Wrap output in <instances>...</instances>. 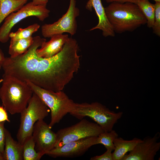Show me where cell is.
Listing matches in <instances>:
<instances>
[{
	"instance_id": "cell-1",
	"label": "cell",
	"mask_w": 160,
	"mask_h": 160,
	"mask_svg": "<svg viewBox=\"0 0 160 160\" xmlns=\"http://www.w3.org/2000/svg\"><path fill=\"white\" fill-rule=\"evenodd\" d=\"M78 50L77 41L69 37L56 55L48 58L33 57L27 67L29 81L46 89L62 91L79 68Z\"/></svg>"
},
{
	"instance_id": "cell-2",
	"label": "cell",
	"mask_w": 160,
	"mask_h": 160,
	"mask_svg": "<svg viewBox=\"0 0 160 160\" xmlns=\"http://www.w3.org/2000/svg\"><path fill=\"white\" fill-rule=\"evenodd\" d=\"M105 10L115 33L132 32L147 23L145 17L138 7L132 3H111Z\"/></svg>"
},
{
	"instance_id": "cell-3",
	"label": "cell",
	"mask_w": 160,
	"mask_h": 160,
	"mask_svg": "<svg viewBox=\"0 0 160 160\" xmlns=\"http://www.w3.org/2000/svg\"><path fill=\"white\" fill-rule=\"evenodd\" d=\"M2 79L0 88L2 106L12 115L20 113L27 107L33 92L26 81L4 74Z\"/></svg>"
},
{
	"instance_id": "cell-4",
	"label": "cell",
	"mask_w": 160,
	"mask_h": 160,
	"mask_svg": "<svg viewBox=\"0 0 160 160\" xmlns=\"http://www.w3.org/2000/svg\"><path fill=\"white\" fill-rule=\"evenodd\" d=\"M69 113L80 120L85 116L89 117L100 126L104 131L109 132L121 118L123 113H116L100 103L94 102L90 103H75Z\"/></svg>"
},
{
	"instance_id": "cell-5",
	"label": "cell",
	"mask_w": 160,
	"mask_h": 160,
	"mask_svg": "<svg viewBox=\"0 0 160 160\" xmlns=\"http://www.w3.org/2000/svg\"><path fill=\"white\" fill-rule=\"evenodd\" d=\"M32 89L51 111L49 126L52 128L73 109L75 103L62 91L54 92L44 89L26 81Z\"/></svg>"
},
{
	"instance_id": "cell-6",
	"label": "cell",
	"mask_w": 160,
	"mask_h": 160,
	"mask_svg": "<svg viewBox=\"0 0 160 160\" xmlns=\"http://www.w3.org/2000/svg\"><path fill=\"white\" fill-rule=\"evenodd\" d=\"M50 109L41 99L33 93L27 107L20 113V123L17 134L18 141L23 145L25 140L32 135L33 127L39 120L44 119Z\"/></svg>"
},
{
	"instance_id": "cell-7",
	"label": "cell",
	"mask_w": 160,
	"mask_h": 160,
	"mask_svg": "<svg viewBox=\"0 0 160 160\" xmlns=\"http://www.w3.org/2000/svg\"><path fill=\"white\" fill-rule=\"evenodd\" d=\"M46 5H35L31 2L25 4L17 11L9 14L4 20L0 28V42H7L12 28L22 20L30 16H35L43 21L49 16L50 10Z\"/></svg>"
},
{
	"instance_id": "cell-8",
	"label": "cell",
	"mask_w": 160,
	"mask_h": 160,
	"mask_svg": "<svg viewBox=\"0 0 160 160\" xmlns=\"http://www.w3.org/2000/svg\"><path fill=\"white\" fill-rule=\"evenodd\" d=\"M103 132L102 129L96 123L83 119L74 125L57 131L56 133L57 139L55 148L61 147L71 142L97 136Z\"/></svg>"
},
{
	"instance_id": "cell-9",
	"label": "cell",
	"mask_w": 160,
	"mask_h": 160,
	"mask_svg": "<svg viewBox=\"0 0 160 160\" xmlns=\"http://www.w3.org/2000/svg\"><path fill=\"white\" fill-rule=\"evenodd\" d=\"M80 11L76 7L75 0H70L66 12L57 21L51 24H45L41 27V33L44 38H50L57 34L68 33L73 36L77 30L76 18Z\"/></svg>"
},
{
	"instance_id": "cell-10",
	"label": "cell",
	"mask_w": 160,
	"mask_h": 160,
	"mask_svg": "<svg viewBox=\"0 0 160 160\" xmlns=\"http://www.w3.org/2000/svg\"><path fill=\"white\" fill-rule=\"evenodd\" d=\"M32 136L35 143V150L44 155L54 148L57 135L49 124L43 120H38L34 124Z\"/></svg>"
},
{
	"instance_id": "cell-11",
	"label": "cell",
	"mask_w": 160,
	"mask_h": 160,
	"mask_svg": "<svg viewBox=\"0 0 160 160\" xmlns=\"http://www.w3.org/2000/svg\"><path fill=\"white\" fill-rule=\"evenodd\" d=\"M159 132L153 137L147 136L138 143L132 150L126 154L122 160H154L160 148Z\"/></svg>"
},
{
	"instance_id": "cell-12",
	"label": "cell",
	"mask_w": 160,
	"mask_h": 160,
	"mask_svg": "<svg viewBox=\"0 0 160 160\" xmlns=\"http://www.w3.org/2000/svg\"><path fill=\"white\" fill-rule=\"evenodd\" d=\"M97 137H88L67 143L61 147L54 148L46 154L54 158H73L81 156L91 146L96 145Z\"/></svg>"
},
{
	"instance_id": "cell-13",
	"label": "cell",
	"mask_w": 160,
	"mask_h": 160,
	"mask_svg": "<svg viewBox=\"0 0 160 160\" xmlns=\"http://www.w3.org/2000/svg\"><path fill=\"white\" fill-rule=\"evenodd\" d=\"M86 8L90 11H92L93 8L98 18L97 24L91 28L90 31L99 29L102 31L103 35L105 37L115 36V33L107 18L101 0H89Z\"/></svg>"
},
{
	"instance_id": "cell-14",
	"label": "cell",
	"mask_w": 160,
	"mask_h": 160,
	"mask_svg": "<svg viewBox=\"0 0 160 160\" xmlns=\"http://www.w3.org/2000/svg\"><path fill=\"white\" fill-rule=\"evenodd\" d=\"M50 38L49 41L44 42L40 48L37 49L36 53L39 57L48 58L56 55L61 50L69 38L68 34H63L54 35Z\"/></svg>"
},
{
	"instance_id": "cell-15",
	"label": "cell",
	"mask_w": 160,
	"mask_h": 160,
	"mask_svg": "<svg viewBox=\"0 0 160 160\" xmlns=\"http://www.w3.org/2000/svg\"><path fill=\"white\" fill-rule=\"evenodd\" d=\"M4 160H22V145L14 140L9 132L5 129Z\"/></svg>"
},
{
	"instance_id": "cell-16",
	"label": "cell",
	"mask_w": 160,
	"mask_h": 160,
	"mask_svg": "<svg viewBox=\"0 0 160 160\" xmlns=\"http://www.w3.org/2000/svg\"><path fill=\"white\" fill-rule=\"evenodd\" d=\"M142 140L136 137L130 140H125L119 137L115 138L113 141L114 149L112 153L113 160H122L125 155L132 150Z\"/></svg>"
},
{
	"instance_id": "cell-17",
	"label": "cell",
	"mask_w": 160,
	"mask_h": 160,
	"mask_svg": "<svg viewBox=\"0 0 160 160\" xmlns=\"http://www.w3.org/2000/svg\"><path fill=\"white\" fill-rule=\"evenodd\" d=\"M28 0H0V25L11 13L22 7Z\"/></svg>"
},
{
	"instance_id": "cell-18",
	"label": "cell",
	"mask_w": 160,
	"mask_h": 160,
	"mask_svg": "<svg viewBox=\"0 0 160 160\" xmlns=\"http://www.w3.org/2000/svg\"><path fill=\"white\" fill-rule=\"evenodd\" d=\"M33 41L32 37L25 39H11L8 53L10 57H14L25 52Z\"/></svg>"
},
{
	"instance_id": "cell-19",
	"label": "cell",
	"mask_w": 160,
	"mask_h": 160,
	"mask_svg": "<svg viewBox=\"0 0 160 160\" xmlns=\"http://www.w3.org/2000/svg\"><path fill=\"white\" fill-rule=\"evenodd\" d=\"M35 143L32 136L28 138L22 145L24 160H39L44 155L37 152L35 149Z\"/></svg>"
},
{
	"instance_id": "cell-20",
	"label": "cell",
	"mask_w": 160,
	"mask_h": 160,
	"mask_svg": "<svg viewBox=\"0 0 160 160\" xmlns=\"http://www.w3.org/2000/svg\"><path fill=\"white\" fill-rule=\"evenodd\" d=\"M135 4L138 7L145 17L148 27L150 28H152L155 18L154 4L151 3L149 0H139Z\"/></svg>"
},
{
	"instance_id": "cell-21",
	"label": "cell",
	"mask_w": 160,
	"mask_h": 160,
	"mask_svg": "<svg viewBox=\"0 0 160 160\" xmlns=\"http://www.w3.org/2000/svg\"><path fill=\"white\" fill-rule=\"evenodd\" d=\"M118 137V135L114 130L109 132H103L100 134L97 137L96 145H103L107 149H111L113 151L114 149L113 143L114 139Z\"/></svg>"
},
{
	"instance_id": "cell-22",
	"label": "cell",
	"mask_w": 160,
	"mask_h": 160,
	"mask_svg": "<svg viewBox=\"0 0 160 160\" xmlns=\"http://www.w3.org/2000/svg\"><path fill=\"white\" fill-rule=\"evenodd\" d=\"M40 27L39 24L35 23L24 28H20L15 32H10L9 37L11 39H13L29 38L32 37L33 34L37 31Z\"/></svg>"
},
{
	"instance_id": "cell-23",
	"label": "cell",
	"mask_w": 160,
	"mask_h": 160,
	"mask_svg": "<svg viewBox=\"0 0 160 160\" xmlns=\"http://www.w3.org/2000/svg\"><path fill=\"white\" fill-rule=\"evenodd\" d=\"M154 21L152 28L153 33L160 36V2H155Z\"/></svg>"
},
{
	"instance_id": "cell-24",
	"label": "cell",
	"mask_w": 160,
	"mask_h": 160,
	"mask_svg": "<svg viewBox=\"0 0 160 160\" xmlns=\"http://www.w3.org/2000/svg\"><path fill=\"white\" fill-rule=\"evenodd\" d=\"M5 121L0 122V153H4L5 141V128L4 124Z\"/></svg>"
},
{
	"instance_id": "cell-25",
	"label": "cell",
	"mask_w": 160,
	"mask_h": 160,
	"mask_svg": "<svg viewBox=\"0 0 160 160\" xmlns=\"http://www.w3.org/2000/svg\"><path fill=\"white\" fill-rule=\"evenodd\" d=\"M113 151L111 149H107L106 151L103 154L92 157L90 160H113L112 156Z\"/></svg>"
},
{
	"instance_id": "cell-26",
	"label": "cell",
	"mask_w": 160,
	"mask_h": 160,
	"mask_svg": "<svg viewBox=\"0 0 160 160\" xmlns=\"http://www.w3.org/2000/svg\"><path fill=\"white\" fill-rule=\"evenodd\" d=\"M7 121L10 122L9 119L7 111L3 106H0V122Z\"/></svg>"
},
{
	"instance_id": "cell-27",
	"label": "cell",
	"mask_w": 160,
	"mask_h": 160,
	"mask_svg": "<svg viewBox=\"0 0 160 160\" xmlns=\"http://www.w3.org/2000/svg\"><path fill=\"white\" fill-rule=\"evenodd\" d=\"M107 3H111L113 2L124 3L131 2L135 4L139 0H103Z\"/></svg>"
},
{
	"instance_id": "cell-28",
	"label": "cell",
	"mask_w": 160,
	"mask_h": 160,
	"mask_svg": "<svg viewBox=\"0 0 160 160\" xmlns=\"http://www.w3.org/2000/svg\"><path fill=\"white\" fill-rule=\"evenodd\" d=\"M48 0H32V3L35 5H47Z\"/></svg>"
},
{
	"instance_id": "cell-29",
	"label": "cell",
	"mask_w": 160,
	"mask_h": 160,
	"mask_svg": "<svg viewBox=\"0 0 160 160\" xmlns=\"http://www.w3.org/2000/svg\"><path fill=\"white\" fill-rule=\"evenodd\" d=\"M5 58L3 52L0 49V69L2 68Z\"/></svg>"
},
{
	"instance_id": "cell-30",
	"label": "cell",
	"mask_w": 160,
	"mask_h": 160,
	"mask_svg": "<svg viewBox=\"0 0 160 160\" xmlns=\"http://www.w3.org/2000/svg\"><path fill=\"white\" fill-rule=\"evenodd\" d=\"M0 160H4L3 155L0 153Z\"/></svg>"
},
{
	"instance_id": "cell-31",
	"label": "cell",
	"mask_w": 160,
	"mask_h": 160,
	"mask_svg": "<svg viewBox=\"0 0 160 160\" xmlns=\"http://www.w3.org/2000/svg\"><path fill=\"white\" fill-rule=\"evenodd\" d=\"M3 79H0V84L2 82Z\"/></svg>"
},
{
	"instance_id": "cell-32",
	"label": "cell",
	"mask_w": 160,
	"mask_h": 160,
	"mask_svg": "<svg viewBox=\"0 0 160 160\" xmlns=\"http://www.w3.org/2000/svg\"><path fill=\"white\" fill-rule=\"evenodd\" d=\"M155 2H160V0H153Z\"/></svg>"
}]
</instances>
